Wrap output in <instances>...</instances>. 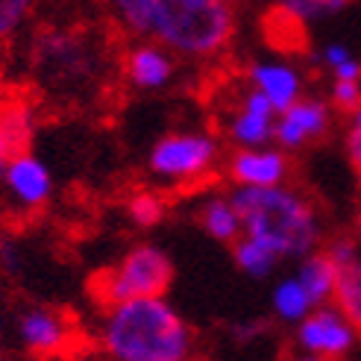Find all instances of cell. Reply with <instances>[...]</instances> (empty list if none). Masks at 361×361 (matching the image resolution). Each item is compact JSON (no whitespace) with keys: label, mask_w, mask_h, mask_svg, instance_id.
<instances>
[{"label":"cell","mask_w":361,"mask_h":361,"mask_svg":"<svg viewBox=\"0 0 361 361\" xmlns=\"http://www.w3.org/2000/svg\"><path fill=\"white\" fill-rule=\"evenodd\" d=\"M218 153V141L209 133H168L153 144L147 165L153 176L168 183H197L212 173Z\"/></svg>","instance_id":"5"},{"label":"cell","mask_w":361,"mask_h":361,"mask_svg":"<svg viewBox=\"0 0 361 361\" xmlns=\"http://www.w3.org/2000/svg\"><path fill=\"white\" fill-rule=\"evenodd\" d=\"M350 4L353 0H279L276 6L291 18H297L300 24H317V21L341 15Z\"/></svg>","instance_id":"22"},{"label":"cell","mask_w":361,"mask_h":361,"mask_svg":"<svg viewBox=\"0 0 361 361\" xmlns=\"http://www.w3.org/2000/svg\"><path fill=\"white\" fill-rule=\"evenodd\" d=\"M355 341H358V332L353 329V323L335 305H326V302L314 305L297 323V344L309 355L338 361L355 347Z\"/></svg>","instance_id":"6"},{"label":"cell","mask_w":361,"mask_h":361,"mask_svg":"<svg viewBox=\"0 0 361 361\" xmlns=\"http://www.w3.org/2000/svg\"><path fill=\"white\" fill-rule=\"evenodd\" d=\"M18 341L27 353L50 358L65 353V347L71 344V326L53 309H27L18 317Z\"/></svg>","instance_id":"10"},{"label":"cell","mask_w":361,"mask_h":361,"mask_svg":"<svg viewBox=\"0 0 361 361\" xmlns=\"http://www.w3.org/2000/svg\"><path fill=\"white\" fill-rule=\"evenodd\" d=\"M229 4H235V0H229Z\"/></svg>","instance_id":"35"},{"label":"cell","mask_w":361,"mask_h":361,"mask_svg":"<svg viewBox=\"0 0 361 361\" xmlns=\"http://www.w3.org/2000/svg\"><path fill=\"white\" fill-rule=\"evenodd\" d=\"M6 161H9V150H6L4 138H0V176H4V168H6Z\"/></svg>","instance_id":"30"},{"label":"cell","mask_w":361,"mask_h":361,"mask_svg":"<svg viewBox=\"0 0 361 361\" xmlns=\"http://www.w3.org/2000/svg\"><path fill=\"white\" fill-rule=\"evenodd\" d=\"M294 361H329V358H320V355H309V353H302V355H297Z\"/></svg>","instance_id":"31"},{"label":"cell","mask_w":361,"mask_h":361,"mask_svg":"<svg viewBox=\"0 0 361 361\" xmlns=\"http://www.w3.org/2000/svg\"><path fill=\"white\" fill-rule=\"evenodd\" d=\"M232 247V259H235V267L241 270V274L252 276V279H264L274 274V267L282 262L274 250H270L267 244L256 241V238H250V235H241L229 244Z\"/></svg>","instance_id":"19"},{"label":"cell","mask_w":361,"mask_h":361,"mask_svg":"<svg viewBox=\"0 0 361 361\" xmlns=\"http://www.w3.org/2000/svg\"><path fill=\"white\" fill-rule=\"evenodd\" d=\"M39 65L50 80H82L92 71L85 44L71 32H50L39 42Z\"/></svg>","instance_id":"13"},{"label":"cell","mask_w":361,"mask_h":361,"mask_svg":"<svg viewBox=\"0 0 361 361\" xmlns=\"http://www.w3.org/2000/svg\"><path fill=\"white\" fill-rule=\"evenodd\" d=\"M267 32H270L274 47H279V50H291L294 53V50H302V44H305V24H300L297 18L282 12L279 6L274 9V15H270Z\"/></svg>","instance_id":"23"},{"label":"cell","mask_w":361,"mask_h":361,"mask_svg":"<svg viewBox=\"0 0 361 361\" xmlns=\"http://www.w3.org/2000/svg\"><path fill=\"white\" fill-rule=\"evenodd\" d=\"M332 80H358L361 82V59L358 56H350L347 62H341L335 71H329Z\"/></svg>","instance_id":"29"},{"label":"cell","mask_w":361,"mask_h":361,"mask_svg":"<svg viewBox=\"0 0 361 361\" xmlns=\"http://www.w3.org/2000/svg\"><path fill=\"white\" fill-rule=\"evenodd\" d=\"M0 85H4V53H0Z\"/></svg>","instance_id":"33"},{"label":"cell","mask_w":361,"mask_h":361,"mask_svg":"<svg viewBox=\"0 0 361 361\" xmlns=\"http://www.w3.org/2000/svg\"><path fill=\"white\" fill-rule=\"evenodd\" d=\"M241 214V232L267 244L279 259H302L320 241L317 209L291 185L241 188L229 194Z\"/></svg>","instance_id":"2"},{"label":"cell","mask_w":361,"mask_h":361,"mask_svg":"<svg viewBox=\"0 0 361 361\" xmlns=\"http://www.w3.org/2000/svg\"><path fill=\"white\" fill-rule=\"evenodd\" d=\"M250 88L262 92L276 112L302 97V74L288 59H262L250 65Z\"/></svg>","instance_id":"14"},{"label":"cell","mask_w":361,"mask_h":361,"mask_svg":"<svg viewBox=\"0 0 361 361\" xmlns=\"http://www.w3.org/2000/svg\"><path fill=\"white\" fill-rule=\"evenodd\" d=\"M344 150H347V159L355 173H361V123H353L350 133H347V141H344Z\"/></svg>","instance_id":"28"},{"label":"cell","mask_w":361,"mask_h":361,"mask_svg":"<svg viewBox=\"0 0 361 361\" xmlns=\"http://www.w3.org/2000/svg\"><path fill=\"white\" fill-rule=\"evenodd\" d=\"M123 74L141 92H159L165 88L176 74L173 53L159 42H141L135 44L123 59Z\"/></svg>","instance_id":"12"},{"label":"cell","mask_w":361,"mask_h":361,"mask_svg":"<svg viewBox=\"0 0 361 361\" xmlns=\"http://www.w3.org/2000/svg\"><path fill=\"white\" fill-rule=\"evenodd\" d=\"M126 212H130V218L138 224V226H156L165 221V200H161L159 194L153 191H138L130 197V203H126Z\"/></svg>","instance_id":"24"},{"label":"cell","mask_w":361,"mask_h":361,"mask_svg":"<svg viewBox=\"0 0 361 361\" xmlns=\"http://www.w3.org/2000/svg\"><path fill=\"white\" fill-rule=\"evenodd\" d=\"M226 173L241 188H267L282 185L288 173H291V161H288L282 147H238L226 161Z\"/></svg>","instance_id":"8"},{"label":"cell","mask_w":361,"mask_h":361,"mask_svg":"<svg viewBox=\"0 0 361 361\" xmlns=\"http://www.w3.org/2000/svg\"><path fill=\"white\" fill-rule=\"evenodd\" d=\"M0 179H4L6 191L12 194V200L21 209H27V212H35V209L47 206V200L53 197L50 168L30 150L12 153Z\"/></svg>","instance_id":"9"},{"label":"cell","mask_w":361,"mask_h":361,"mask_svg":"<svg viewBox=\"0 0 361 361\" xmlns=\"http://www.w3.org/2000/svg\"><path fill=\"white\" fill-rule=\"evenodd\" d=\"M353 123H361V103L355 106V112H353Z\"/></svg>","instance_id":"32"},{"label":"cell","mask_w":361,"mask_h":361,"mask_svg":"<svg viewBox=\"0 0 361 361\" xmlns=\"http://www.w3.org/2000/svg\"><path fill=\"white\" fill-rule=\"evenodd\" d=\"M171 282H173L171 256L153 244H141L126 252L118 264L97 270V274L88 279V294H92L94 302L103 305V312H106L126 300L165 297Z\"/></svg>","instance_id":"4"},{"label":"cell","mask_w":361,"mask_h":361,"mask_svg":"<svg viewBox=\"0 0 361 361\" xmlns=\"http://www.w3.org/2000/svg\"><path fill=\"white\" fill-rule=\"evenodd\" d=\"M106 9L126 32L138 35V39H150L153 0H106Z\"/></svg>","instance_id":"21"},{"label":"cell","mask_w":361,"mask_h":361,"mask_svg":"<svg viewBox=\"0 0 361 361\" xmlns=\"http://www.w3.org/2000/svg\"><path fill=\"white\" fill-rule=\"evenodd\" d=\"M335 276H338V264L332 262V256L326 250L323 252H305L300 259V270L297 279L302 282V288L309 291V297L314 300V305L329 302L332 291H335Z\"/></svg>","instance_id":"16"},{"label":"cell","mask_w":361,"mask_h":361,"mask_svg":"<svg viewBox=\"0 0 361 361\" xmlns=\"http://www.w3.org/2000/svg\"><path fill=\"white\" fill-rule=\"evenodd\" d=\"M358 232H361V212H358Z\"/></svg>","instance_id":"34"},{"label":"cell","mask_w":361,"mask_h":361,"mask_svg":"<svg viewBox=\"0 0 361 361\" xmlns=\"http://www.w3.org/2000/svg\"><path fill=\"white\" fill-rule=\"evenodd\" d=\"M270 302H274L276 317L285 320V323H300L305 314L314 309V300L309 297V291H305L297 276L279 279L276 288H274V294H270Z\"/></svg>","instance_id":"20"},{"label":"cell","mask_w":361,"mask_h":361,"mask_svg":"<svg viewBox=\"0 0 361 361\" xmlns=\"http://www.w3.org/2000/svg\"><path fill=\"white\" fill-rule=\"evenodd\" d=\"M332 305L353 323V329L361 335V252H355V256L347 259V262H338Z\"/></svg>","instance_id":"15"},{"label":"cell","mask_w":361,"mask_h":361,"mask_svg":"<svg viewBox=\"0 0 361 361\" xmlns=\"http://www.w3.org/2000/svg\"><path fill=\"white\" fill-rule=\"evenodd\" d=\"M103 350L112 361H191L194 335L165 297H138L106 309Z\"/></svg>","instance_id":"1"},{"label":"cell","mask_w":361,"mask_h":361,"mask_svg":"<svg viewBox=\"0 0 361 361\" xmlns=\"http://www.w3.org/2000/svg\"><path fill=\"white\" fill-rule=\"evenodd\" d=\"M235 35L229 0H153L150 39L191 59L218 56Z\"/></svg>","instance_id":"3"},{"label":"cell","mask_w":361,"mask_h":361,"mask_svg":"<svg viewBox=\"0 0 361 361\" xmlns=\"http://www.w3.org/2000/svg\"><path fill=\"white\" fill-rule=\"evenodd\" d=\"M350 56H355V53H353L347 44L329 42V44H323V50H320V65L326 68V71H335L341 62H347Z\"/></svg>","instance_id":"27"},{"label":"cell","mask_w":361,"mask_h":361,"mask_svg":"<svg viewBox=\"0 0 361 361\" xmlns=\"http://www.w3.org/2000/svg\"><path fill=\"white\" fill-rule=\"evenodd\" d=\"M332 103H335V109L353 115L355 106L361 103V82L358 80H335L332 82Z\"/></svg>","instance_id":"26"},{"label":"cell","mask_w":361,"mask_h":361,"mask_svg":"<svg viewBox=\"0 0 361 361\" xmlns=\"http://www.w3.org/2000/svg\"><path fill=\"white\" fill-rule=\"evenodd\" d=\"M35 0H0V42L12 39V35L27 24Z\"/></svg>","instance_id":"25"},{"label":"cell","mask_w":361,"mask_h":361,"mask_svg":"<svg viewBox=\"0 0 361 361\" xmlns=\"http://www.w3.org/2000/svg\"><path fill=\"white\" fill-rule=\"evenodd\" d=\"M274 121H276V109L270 106V100L250 88V92L241 97L238 109L229 118V141L235 147H262V144L274 141Z\"/></svg>","instance_id":"11"},{"label":"cell","mask_w":361,"mask_h":361,"mask_svg":"<svg viewBox=\"0 0 361 361\" xmlns=\"http://www.w3.org/2000/svg\"><path fill=\"white\" fill-rule=\"evenodd\" d=\"M0 361H4V358H0Z\"/></svg>","instance_id":"36"},{"label":"cell","mask_w":361,"mask_h":361,"mask_svg":"<svg viewBox=\"0 0 361 361\" xmlns=\"http://www.w3.org/2000/svg\"><path fill=\"white\" fill-rule=\"evenodd\" d=\"M0 138H4L9 156L30 150L32 141V109L21 100L0 103Z\"/></svg>","instance_id":"18"},{"label":"cell","mask_w":361,"mask_h":361,"mask_svg":"<svg viewBox=\"0 0 361 361\" xmlns=\"http://www.w3.org/2000/svg\"><path fill=\"white\" fill-rule=\"evenodd\" d=\"M197 221L206 229V235L221 241V244H232L241 235V214L232 203V197H212L200 206Z\"/></svg>","instance_id":"17"},{"label":"cell","mask_w":361,"mask_h":361,"mask_svg":"<svg viewBox=\"0 0 361 361\" xmlns=\"http://www.w3.org/2000/svg\"><path fill=\"white\" fill-rule=\"evenodd\" d=\"M329 123H332L329 103H323L320 97H300L291 106H285L282 112H276L274 141L282 150H300L305 144L320 141L326 135Z\"/></svg>","instance_id":"7"}]
</instances>
